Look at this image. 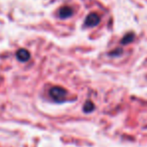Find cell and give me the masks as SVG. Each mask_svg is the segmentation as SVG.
Segmentation results:
<instances>
[{
  "mask_svg": "<svg viewBox=\"0 0 147 147\" xmlns=\"http://www.w3.org/2000/svg\"><path fill=\"white\" fill-rule=\"evenodd\" d=\"M72 14H73V10L68 6H64V7L60 8L59 10V17L62 18V19L70 17V16H72Z\"/></svg>",
  "mask_w": 147,
  "mask_h": 147,
  "instance_id": "obj_4",
  "label": "cell"
},
{
  "mask_svg": "<svg viewBox=\"0 0 147 147\" xmlns=\"http://www.w3.org/2000/svg\"><path fill=\"white\" fill-rule=\"evenodd\" d=\"M134 39V34L133 33H128V34H126L125 36L123 37V39L121 40V43L122 44H128V43L132 42Z\"/></svg>",
  "mask_w": 147,
  "mask_h": 147,
  "instance_id": "obj_5",
  "label": "cell"
},
{
  "mask_svg": "<svg viewBox=\"0 0 147 147\" xmlns=\"http://www.w3.org/2000/svg\"><path fill=\"white\" fill-rule=\"evenodd\" d=\"M94 110V104H93L91 101H87V102L84 104V107H83V111L85 113H90L91 111Z\"/></svg>",
  "mask_w": 147,
  "mask_h": 147,
  "instance_id": "obj_6",
  "label": "cell"
},
{
  "mask_svg": "<svg viewBox=\"0 0 147 147\" xmlns=\"http://www.w3.org/2000/svg\"><path fill=\"white\" fill-rule=\"evenodd\" d=\"M49 94H50L51 98H52L54 101H57V102H63L64 99H65L66 94H67V91L62 87L55 86V87H52L50 90H49Z\"/></svg>",
  "mask_w": 147,
  "mask_h": 147,
  "instance_id": "obj_1",
  "label": "cell"
},
{
  "mask_svg": "<svg viewBox=\"0 0 147 147\" xmlns=\"http://www.w3.org/2000/svg\"><path fill=\"white\" fill-rule=\"evenodd\" d=\"M16 57L19 61L21 62H26L30 59V53L26 49H19V50L16 52Z\"/></svg>",
  "mask_w": 147,
  "mask_h": 147,
  "instance_id": "obj_3",
  "label": "cell"
},
{
  "mask_svg": "<svg viewBox=\"0 0 147 147\" xmlns=\"http://www.w3.org/2000/svg\"><path fill=\"white\" fill-rule=\"evenodd\" d=\"M118 53H122V49H116L115 51H113V52H111L110 53V55L111 56H116V55H119Z\"/></svg>",
  "mask_w": 147,
  "mask_h": 147,
  "instance_id": "obj_7",
  "label": "cell"
},
{
  "mask_svg": "<svg viewBox=\"0 0 147 147\" xmlns=\"http://www.w3.org/2000/svg\"><path fill=\"white\" fill-rule=\"evenodd\" d=\"M99 21H100V17L97 14L90 13L85 19V25L87 27H94V26L98 25Z\"/></svg>",
  "mask_w": 147,
  "mask_h": 147,
  "instance_id": "obj_2",
  "label": "cell"
}]
</instances>
